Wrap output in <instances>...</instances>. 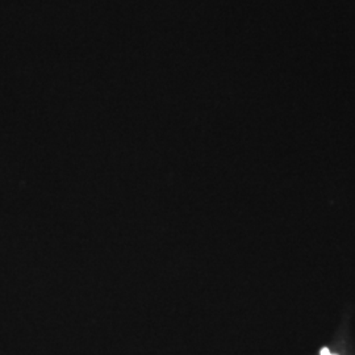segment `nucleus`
<instances>
[{
    "label": "nucleus",
    "mask_w": 355,
    "mask_h": 355,
    "mask_svg": "<svg viewBox=\"0 0 355 355\" xmlns=\"http://www.w3.org/2000/svg\"><path fill=\"white\" fill-rule=\"evenodd\" d=\"M321 355H333V354H330L329 350H328V349H327V347H324V349H322V350H321Z\"/></svg>",
    "instance_id": "f257e3e1"
}]
</instances>
